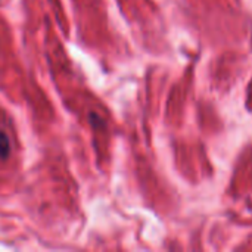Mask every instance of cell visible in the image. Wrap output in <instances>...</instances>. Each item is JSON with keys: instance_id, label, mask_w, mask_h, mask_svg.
<instances>
[{"instance_id": "obj_1", "label": "cell", "mask_w": 252, "mask_h": 252, "mask_svg": "<svg viewBox=\"0 0 252 252\" xmlns=\"http://www.w3.org/2000/svg\"><path fill=\"white\" fill-rule=\"evenodd\" d=\"M9 154H10V140L3 131H0V158L6 159Z\"/></svg>"}]
</instances>
